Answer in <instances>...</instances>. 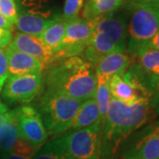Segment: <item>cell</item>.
<instances>
[{"mask_svg": "<svg viewBox=\"0 0 159 159\" xmlns=\"http://www.w3.org/2000/svg\"><path fill=\"white\" fill-rule=\"evenodd\" d=\"M126 52H113L102 57L96 65L97 75L109 80L113 75L122 76L133 63Z\"/></svg>", "mask_w": 159, "mask_h": 159, "instance_id": "cell-14", "label": "cell"}, {"mask_svg": "<svg viewBox=\"0 0 159 159\" xmlns=\"http://www.w3.org/2000/svg\"><path fill=\"white\" fill-rule=\"evenodd\" d=\"M62 17L61 15H52L50 13H39L28 11L19 13V17L15 26L23 34L38 37L48 27Z\"/></svg>", "mask_w": 159, "mask_h": 159, "instance_id": "cell-13", "label": "cell"}, {"mask_svg": "<svg viewBox=\"0 0 159 159\" xmlns=\"http://www.w3.org/2000/svg\"><path fill=\"white\" fill-rule=\"evenodd\" d=\"M37 150L38 149L34 148L30 142H28L22 136H20V139L18 140V142H16L11 153L18 154V155H20V156H24V157H29V158H32Z\"/></svg>", "mask_w": 159, "mask_h": 159, "instance_id": "cell-25", "label": "cell"}, {"mask_svg": "<svg viewBox=\"0 0 159 159\" xmlns=\"http://www.w3.org/2000/svg\"><path fill=\"white\" fill-rule=\"evenodd\" d=\"M148 47L150 48H153L155 50H157L159 51V29L158 31L156 33V34L153 36V38L150 40V42L148 43Z\"/></svg>", "mask_w": 159, "mask_h": 159, "instance_id": "cell-30", "label": "cell"}, {"mask_svg": "<svg viewBox=\"0 0 159 159\" xmlns=\"http://www.w3.org/2000/svg\"><path fill=\"white\" fill-rule=\"evenodd\" d=\"M0 29L8 30V31H13V24H11L6 18H5L0 13Z\"/></svg>", "mask_w": 159, "mask_h": 159, "instance_id": "cell-29", "label": "cell"}, {"mask_svg": "<svg viewBox=\"0 0 159 159\" xmlns=\"http://www.w3.org/2000/svg\"><path fill=\"white\" fill-rule=\"evenodd\" d=\"M9 110H8V107H7V105H6V103H4V102L0 101V116L7 112Z\"/></svg>", "mask_w": 159, "mask_h": 159, "instance_id": "cell-32", "label": "cell"}, {"mask_svg": "<svg viewBox=\"0 0 159 159\" xmlns=\"http://www.w3.org/2000/svg\"><path fill=\"white\" fill-rule=\"evenodd\" d=\"M124 0H87L83 6L82 16L89 21L114 13Z\"/></svg>", "mask_w": 159, "mask_h": 159, "instance_id": "cell-17", "label": "cell"}, {"mask_svg": "<svg viewBox=\"0 0 159 159\" xmlns=\"http://www.w3.org/2000/svg\"><path fill=\"white\" fill-rule=\"evenodd\" d=\"M32 159H66L54 140L43 144L35 152Z\"/></svg>", "mask_w": 159, "mask_h": 159, "instance_id": "cell-22", "label": "cell"}, {"mask_svg": "<svg viewBox=\"0 0 159 159\" xmlns=\"http://www.w3.org/2000/svg\"><path fill=\"white\" fill-rule=\"evenodd\" d=\"M43 87V74L8 76L2 89V97L9 103H29L40 95Z\"/></svg>", "mask_w": 159, "mask_h": 159, "instance_id": "cell-9", "label": "cell"}, {"mask_svg": "<svg viewBox=\"0 0 159 159\" xmlns=\"http://www.w3.org/2000/svg\"><path fill=\"white\" fill-rule=\"evenodd\" d=\"M12 33L11 31L0 29V50L6 48L12 40Z\"/></svg>", "mask_w": 159, "mask_h": 159, "instance_id": "cell-27", "label": "cell"}, {"mask_svg": "<svg viewBox=\"0 0 159 159\" xmlns=\"http://www.w3.org/2000/svg\"><path fill=\"white\" fill-rule=\"evenodd\" d=\"M98 121H100V114L97 101L95 98L89 99L82 102L78 113L66 132L83 129L96 124Z\"/></svg>", "mask_w": 159, "mask_h": 159, "instance_id": "cell-18", "label": "cell"}, {"mask_svg": "<svg viewBox=\"0 0 159 159\" xmlns=\"http://www.w3.org/2000/svg\"><path fill=\"white\" fill-rule=\"evenodd\" d=\"M9 76L25 74H42L45 66L38 59L29 55L6 47L5 50Z\"/></svg>", "mask_w": 159, "mask_h": 159, "instance_id": "cell-12", "label": "cell"}, {"mask_svg": "<svg viewBox=\"0 0 159 159\" xmlns=\"http://www.w3.org/2000/svg\"><path fill=\"white\" fill-rule=\"evenodd\" d=\"M132 4L159 8V0H130Z\"/></svg>", "mask_w": 159, "mask_h": 159, "instance_id": "cell-28", "label": "cell"}, {"mask_svg": "<svg viewBox=\"0 0 159 159\" xmlns=\"http://www.w3.org/2000/svg\"><path fill=\"white\" fill-rule=\"evenodd\" d=\"M66 23L67 21L61 17L59 20H57V21L51 24L50 27H48L38 36V38L54 54V56L57 52L60 44L62 43L65 32H66Z\"/></svg>", "mask_w": 159, "mask_h": 159, "instance_id": "cell-19", "label": "cell"}, {"mask_svg": "<svg viewBox=\"0 0 159 159\" xmlns=\"http://www.w3.org/2000/svg\"><path fill=\"white\" fill-rule=\"evenodd\" d=\"M0 159H5L4 157V154H3V151L0 149Z\"/></svg>", "mask_w": 159, "mask_h": 159, "instance_id": "cell-34", "label": "cell"}, {"mask_svg": "<svg viewBox=\"0 0 159 159\" xmlns=\"http://www.w3.org/2000/svg\"><path fill=\"white\" fill-rule=\"evenodd\" d=\"M81 103L66 96L42 91L34 107L40 114L48 135L56 136L67 131Z\"/></svg>", "mask_w": 159, "mask_h": 159, "instance_id": "cell-4", "label": "cell"}, {"mask_svg": "<svg viewBox=\"0 0 159 159\" xmlns=\"http://www.w3.org/2000/svg\"><path fill=\"white\" fill-rule=\"evenodd\" d=\"M108 86L111 97L117 101L126 104H132L140 99H143L139 91L120 75H113L110 78Z\"/></svg>", "mask_w": 159, "mask_h": 159, "instance_id": "cell-15", "label": "cell"}, {"mask_svg": "<svg viewBox=\"0 0 159 159\" xmlns=\"http://www.w3.org/2000/svg\"><path fill=\"white\" fill-rule=\"evenodd\" d=\"M0 13L11 24H15L19 17V10L15 0H0Z\"/></svg>", "mask_w": 159, "mask_h": 159, "instance_id": "cell-24", "label": "cell"}, {"mask_svg": "<svg viewBox=\"0 0 159 159\" xmlns=\"http://www.w3.org/2000/svg\"><path fill=\"white\" fill-rule=\"evenodd\" d=\"M121 148L123 159H159V120L132 134Z\"/></svg>", "mask_w": 159, "mask_h": 159, "instance_id": "cell-7", "label": "cell"}, {"mask_svg": "<svg viewBox=\"0 0 159 159\" xmlns=\"http://www.w3.org/2000/svg\"><path fill=\"white\" fill-rule=\"evenodd\" d=\"M18 124L20 134L36 149H39L47 141L46 132L40 114L33 105H21L17 108Z\"/></svg>", "mask_w": 159, "mask_h": 159, "instance_id": "cell-10", "label": "cell"}, {"mask_svg": "<svg viewBox=\"0 0 159 159\" xmlns=\"http://www.w3.org/2000/svg\"><path fill=\"white\" fill-rule=\"evenodd\" d=\"M7 47L38 59L45 66L46 68L55 61L54 54L36 36L19 32L12 37Z\"/></svg>", "mask_w": 159, "mask_h": 159, "instance_id": "cell-11", "label": "cell"}, {"mask_svg": "<svg viewBox=\"0 0 159 159\" xmlns=\"http://www.w3.org/2000/svg\"><path fill=\"white\" fill-rule=\"evenodd\" d=\"M4 154V157L5 159H32L24 157V156H20L15 153H11V152H3Z\"/></svg>", "mask_w": 159, "mask_h": 159, "instance_id": "cell-31", "label": "cell"}, {"mask_svg": "<svg viewBox=\"0 0 159 159\" xmlns=\"http://www.w3.org/2000/svg\"><path fill=\"white\" fill-rule=\"evenodd\" d=\"M158 29L159 8L132 4L126 53L134 57L141 48L148 45Z\"/></svg>", "mask_w": 159, "mask_h": 159, "instance_id": "cell-6", "label": "cell"}, {"mask_svg": "<svg viewBox=\"0 0 159 159\" xmlns=\"http://www.w3.org/2000/svg\"><path fill=\"white\" fill-rule=\"evenodd\" d=\"M92 29L93 22L85 19L78 17L68 20L62 43L54 56V63L82 54L89 42Z\"/></svg>", "mask_w": 159, "mask_h": 159, "instance_id": "cell-8", "label": "cell"}, {"mask_svg": "<svg viewBox=\"0 0 159 159\" xmlns=\"http://www.w3.org/2000/svg\"><path fill=\"white\" fill-rule=\"evenodd\" d=\"M45 70L42 91L60 94L80 102L96 97V67L81 57L59 60Z\"/></svg>", "mask_w": 159, "mask_h": 159, "instance_id": "cell-2", "label": "cell"}, {"mask_svg": "<svg viewBox=\"0 0 159 159\" xmlns=\"http://www.w3.org/2000/svg\"><path fill=\"white\" fill-rule=\"evenodd\" d=\"M97 76V88L96 92V101H97L99 114H100V122L101 126L103 127L105 123V119L108 112L109 103L111 101V94L109 90L108 80L102 78L101 76Z\"/></svg>", "mask_w": 159, "mask_h": 159, "instance_id": "cell-21", "label": "cell"}, {"mask_svg": "<svg viewBox=\"0 0 159 159\" xmlns=\"http://www.w3.org/2000/svg\"><path fill=\"white\" fill-rule=\"evenodd\" d=\"M157 115L152 98H143L126 104L111 97L102 129L101 159H113L125 140Z\"/></svg>", "mask_w": 159, "mask_h": 159, "instance_id": "cell-1", "label": "cell"}, {"mask_svg": "<svg viewBox=\"0 0 159 159\" xmlns=\"http://www.w3.org/2000/svg\"><path fill=\"white\" fill-rule=\"evenodd\" d=\"M8 76H9V73H8L6 53L5 51L0 50V93L4 88Z\"/></svg>", "mask_w": 159, "mask_h": 159, "instance_id": "cell-26", "label": "cell"}, {"mask_svg": "<svg viewBox=\"0 0 159 159\" xmlns=\"http://www.w3.org/2000/svg\"><path fill=\"white\" fill-rule=\"evenodd\" d=\"M8 116H9V111H8L7 112H6L5 114H3V115L0 116V127H1V125L5 123V121L7 119Z\"/></svg>", "mask_w": 159, "mask_h": 159, "instance_id": "cell-33", "label": "cell"}, {"mask_svg": "<svg viewBox=\"0 0 159 159\" xmlns=\"http://www.w3.org/2000/svg\"><path fill=\"white\" fill-rule=\"evenodd\" d=\"M66 159H101V122L80 130L66 132L54 139Z\"/></svg>", "mask_w": 159, "mask_h": 159, "instance_id": "cell-5", "label": "cell"}, {"mask_svg": "<svg viewBox=\"0 0 159 159\" xmlns=\"http://www.w3.org/2000/svg\"><path fill=\"white\" fill-rule=\"evenodd\" d=\"M85 0H66L64 9H63L62 18L68 21L78 18L80 10L83 8Z\"/></svg>", "mask_w": 159, "mask_h": 159, "instance_id": "cell-23", "label": "cell"}, {"mask_svg": "<svg viewBox=\"0 0 159 159\" xmlns=\"http://www.w3.org/2000/svg\"><path fill=\"white\" fill-rule=\"evenodd\" d=\"M20 136L17 108H15L9 111L8 118L0 127V149L3 152H11Z\"/></svg>", "mask_w": 159, "mask_h": 159, "instance_id": "cell-16", "label": "cell"}, {"mask_svg": "<svg viewBox=\"0 0 159 159\" xmlns=\"http://www.w3.org/2000/svg\"><path fill=\"white\" fill-rule=\"evenodd\" d=\"M134 61L141 66L144 71L159 77V51L144 46L133 57Z\"/></svg>", "mask_w": 159, "mask_h": 159, "instance_id": "cell-20", "label": "cell"}, {"mask_svg": "<svg viewBox=\"0 0 159 159\" xmlns=\"http://www.w3.org/2000/svg\"><path fill=\"white\" fill-rule=\"evenodd\" d=\"M89 42L81 57L96 67L102 57L113 52H126L127 23L121 14L111 13L93 20Z\"/></svg>", "mask_w": 159, "mask_h": 159, "instance_id": "cell-3", "label": "cell"}]
</instances>
